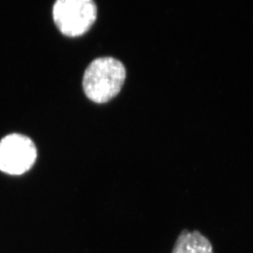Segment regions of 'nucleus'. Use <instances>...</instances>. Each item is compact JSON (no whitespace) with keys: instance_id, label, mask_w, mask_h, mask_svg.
<instances>
[{"instance_id":"obj_1","label":"nucleus","mask_w":253,"mask_h":253,"mask_svg":"<svg viewBox=\"0 0 253 253\" xmlns=\"http://www.w3.org/2000/svg\"><path fill=\"white\" fill-rule=\"evenodd\" d=\"M126 77V71L119 60L110 57L94 59L84 72V93L93 103H108L120 93Z\"/></svg>"},{"instance_id":"obj_2","label":"nucleus","mask_w":253,"mask_h":253,"mask_svg":"<svg viewBox=\"0 0 253 253\" xmlns=\"http://www.w3.org/2000/svg\"><path fill=\"white\" fill-rule=\"evenodd\" d=\"M97 12V5L92 0H58L53 5V21L64 36L78 37L93 26Z\"/></svg>"},{"instance_id":"obj_3","label":"nucleus","mask_w":253,"mask_h":253,"mask_svg":"<svg viewBox=\"0 0 253 253\" xmlns=\"http://www.w3.org/2000/svg\"><path fill=\"white\" fill-rule=\"evenodd\" d=\"M37 148L29 137L8 134L0 140V170L7 174L20 175L33 167Z\"/></svg>"},{"instance_id":"obj_4","label":"nucleus","mask_w":253,"mask_h":253,"mask_svg":"<svg viewBox=\"0 0 253 253\" xmlns=\"http://www.w3.org/2000/svg\"><path fill=\"white\" fill-rule=\"evenodd\" d=\"M171 253H214L210 240L198 230H182Z\"/></svg>"}]
</instances>
